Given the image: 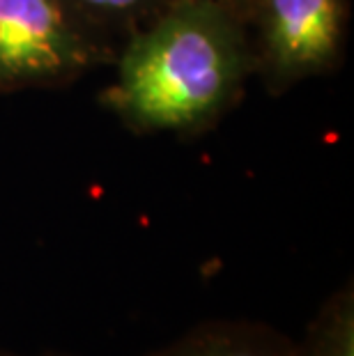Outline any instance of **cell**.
Wrapping results in <instances>:
<instances>
[{
    "mask_svg": "<svg viewBox=\"0 0 354 356\" xmlns=\"http://www.w3.org/2000/svg\"><path fill=\"white\" fill-rule=\"evenodd\" d=\"M83 3L104 7V10H124V7H131L134 3H138V0H83Z\"/></svg>",
    "mask_w": 354,
    "mask_h": 356,
    "instance_id": "cell-6",
    "label": "cell"
},
{
    "mask_svg": "<svg viewBox=\"0 0 354 356\" xmlns=\"http://www.w3.org/2000/svg\"><path fill=\"white\" fill-rule=\"evenodd\" d=\"M77 53L56 0H0V86L54 76Z\"/></svg>",
    "mask_w": 354,
    "mask_h": 356,
    "instance_id": "cell-2",
    "label": "cell"
},
{
    "mask_svg": "<svg viewBox=\"0 0 354 356\" xmlns=\"http://www.w3.org/2000/svg\"><path fill=\"white\" fill-rule=\"evenodd\" d=\"M232 70L228 35L214 14L184 7L131 44L120 70L118 95L143 122L182 127L223 99Z\"/></svg>",
    "mask_w": 354,
    "mask_h": 356,
    "instance_id": "cell-1",
    "label": "cell"
},
{
    "mask_svg": "<svg viewBox=\"0 0 354 356\" xmlns=\"http://www.w3.org/2000/svg\"><path fill=\"white\" fill-rule=\"evenodd\" d=\"M0 356H74V354H67V352H56V350H47V352H37V354H24V352L0 350Z\"/></svg>",
    "mask_w": 354,
    "mask_h": 356,
    "instance_id": "cell-7",
    "label": "cell"
},
{
    "mask_svg": "<svg viewBox=\"0 0 354 356\" xmlns=\"http://www.w3.org/2000/svg\"><path fill=\"white\" fill-rule=\"evenodd\" d=\"M295 356H354V299L352 290L334 294L308 324Z\"/></svg>",
    "mask_w": 354,
    "mask_h": 356,
    "instance_id": "cell-5",
    "label": "cell"
},
{
    "mask_svg": "<svg viewBox=\"0 0 354 356\" xmlns=\"http://www.w3.org/2000/svg\"><path fill=\"white\" fill-rule=\"evenodd\" d=\"M269 40L285 67H311L334 53L336 0H269Z\"/></svg>",
    "mask_w": 354,
    "mask_h": 356,
    "instance_id": "cell-3",
    "label": "cell"
},
{
    "mask_svg": "<svg viewBox=\"0 0 354 356\" xmlns=\"http://www.w3.org/2000/svg\"><path fill=\"white\" fill-rule=\"evenodd\" d=\"M295 343L269 324L209 320L143 356H295Z\"/></svg>",
    "mask_w": 354,
    "mask_h": 356,
    "instance_id": "cell-4",
    "label": "cell"
}]
</instances>
